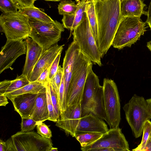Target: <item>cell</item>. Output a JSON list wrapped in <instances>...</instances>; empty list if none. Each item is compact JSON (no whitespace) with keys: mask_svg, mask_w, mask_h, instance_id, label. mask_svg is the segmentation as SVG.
Wrapping results in <instances>:
<instances>
[{"mask_svg":"<svg viewBox=\"0 0 151 151\" xmlns=\"http://www.w3.org/2000/svg\"><path fill=\"white\" fill-rule=\"evenodd\" d=\"M98 30V46L102 58L111 46L122 19L119 0H93Z\"/></svg>","mask_w":151,"mask_h":151,"instance_id":"6da1fadb","label":"cell"},{"mask_svg":"<svg viewBox=\"0 0 151 151\" xmlns=\"http://www.w3.org/2000/svg\"><path fill=\"white\" fill-rule=\"evenodd\" d=\"M92 63L79 49L73 62L72 74L67 94L66 106L75 104L81 101L88 69Z\"/></svg>","mask_w":151,"mask_h":151,"instance_id":"7a4b0ae2","label":"cell"},{"mask_svg":"<svg viewBox=\"0 0 151 151\" xmlns=\"http://www.w3.org/2000/svg\"><path fill=\"white\" fill-rule=\"evenodd\" d=\"M145 22L140 18L127 17L122 18L118 26L111 46L120 50L130 47L140 39L146 31Z\"/></svg>","mask_w":151,"mask_h":151,"instance_id":"3957f363","label":"cell"},{"mask_svg":"<svg viewBox=\"0 0 151 151\" xmlns=\"http://www.w3.org/2000/svg\"><path fill=\"white\" fill-rule=\"evenodd\" d=\"M31 27L29 37L44 50L57 44L64 30L62 24L57 20L46 22L29 17Z\"/></svg>","mask_w":151,"mask_h":151,"instance_id":"277c9868","label":"cell"},{"mask_svg":"<svg viewBox=\"0 0 151 151\" xmlns=\"http://www.w3.org/2000/svg\"><path fill=\"white\" fill-rule=\"evenodd\" d=\"M126 119L136 138L142 133L145 122L151 119V112L144 98L134 94L123 107Z\"/></svg>","mask_w":151,"mask_h":151,"instance_id":"5b68a950","label":"cell"},{"mask_svg":"<svg viewBox=\"0 0 151 151\" xmlns=\"http://www.w3.org/2000/svg\"><path fill=\"white\" fill-rule=\"evenodd\" d=\"M72 34L73 40L77 43L80 50L94 64L102 66L100 52L85 12L81 22L73 30Z\"/></svg>","mask_w":151,"mask_h":151,"instance_id":"8992f818","label":"cell"},{"mask_svg":"<svg viewBox=\"0 0 151 151\" xmlns=\"http://www.w3.org/2000/svg\"><path fill=\"white\" fill-rule=\"evenodd\" d=\"M0 25L7 40L25 39L29 37L31 31L29 17L19 10L1 14Z\"/></svg>","mask_w":151,"mask_h":151,"instance_id":"52a82bcc","label":"cell"},{"mask_svg":"<svg viewBox=\"0 0 151 151\" xmlns=\"http://www.w3.org/2000/svg\"><path fill=\"white\" fill-rule=\"evenodd\" d=\"M103 86L106 122L110 128L119 127L121 106L117 86L114 80L104 78Z\"/></svg>","mask_w":151,"mask_h":151,"instance_id":"ba28073f","label":"cell"},{"mask_svg":"<svg viewBox=\"0 0 151 151\" xmlns=\"http://www.w3.org/2000/svg\"><path fill=\"white\" fill-rule=\"evenodd\" d=\"M17 151H49L50 138H45L34 131L18 132L11 136Z\"/></svg>","mask_w":151,"mask_h":151,"instance_id":"9c48e42d","label":"cell"},{"mask_svg":"<svg viewBox=\"0 0 151 151\" xmlns=\"http://www.w3.org/2000/svg\"><path fill=\"white\" fill-rule=\"evenodd\" d=\"M119 127L111 128L94 143L85 147H81L82 151H90L96 148H111L115 151H129L128 142Z\"/></svg>","mask_w":151,"mask_h":151,"instance_id":"30bf717a","label":"cell"},{"mask_svg":"<svg viewBox=\"0 0 151 151\" xmlns=\"http://www.w3.org/2000/svg\"><path fill=\"white\" fill-rule=\"evenodd\" d=\"M25 40H7L0 53V74L5 70H13L12 66L20 56L26 53Z\"/></svg>","mask_w":151,"mask_h":151,"instance_id":"8fae6325","label":"cell"},{"mask_svg":"<svg viewBox=\"0 0 151 151\" xmlns=\"http://www.w3.org/2000/svg\"><path fill=\"white\" fill-rule=\"evenodd\" d=\"M81 101L70 106H66L60 112L56 125L64 131L66 135L75 137L81 115Z\"/></svg>","mask_w":151,"mask_h":151,"instance_id":"7c38bea8","label":"cell"},{"mask_svg":"<svg viewBox=\"0 0 151 151\" xmlns=\"http://www.w3.org/2000/svg\"><path fill=\"white\" fill-rule=\"evenodd\" d=\"M93 63L89 65L83 89L81 106V117L91 113L93 100L100 85L98 76L93 72Z\"/></svg>","mask_w":151,"mask_h":151,"instance_id":"4fadbf2b","label":"cell"},{"mask_svg":"<svg viewBox=\"0 0 151 151\" xmlns=\"http://www.w3.org/2000/svg\"><path fill=\"white\" fill-rule=\"evenodd\" d=\"M64 45L56 44L44 50L31 74L29 79L30 82L36 81L41 73L51 65L58 55L62 52Z\"/></svg>","mask_w":151,"mask_h":151,"instance_id":"5bb4252c","label":"cell"},{"mask_svg":"<svg viewBox=\"0 0 151 151\" xmlns=\"http://www.w3.org/2000/svg\"><path fill=\"white\" fill-rule=\"evenodd\" d=\"M79 48L77 43L73 40L66 50L63 59V68L65 88L63 111L66 106L67 94L72 74L73 62L76 53Z\"/></svg>","mask_w":151,"mask_h":151,"instance_id":"9a60e30c","label":"cell"},{"mask_svg":"<svg viewBox=\"0 0 151 151\" xmlns=\"http://www.w3.org/2000/svg\"><path fill=\"white\" fill-rule=\"evenodd\" d=\"M107 125L104 120L91 113L81 117L76 130V134L94 132L101 134L109 130Z\"/></svg>","mask_w":151,"mask_h":151,"instance_id":"2e32d148","label":"cell"},{"mask_svg":"<svg viewBox=\"0 0 151 151\" xmlns=\"http://www.w3.org/2000/svg\"><path fill=\"white\" fill-rule=\"evenodd\" d=\"M25 40L27 47L26 55L22 74L27 76L29 79L44 50L30 37L26 38Z\"/></svg>","mask_w":151,"mask_h":151,"instance_id":"e0dca14e","label":"cell"},{"mask_svg":"<svg viewBox=\"0 0 151 151\" xmlns=\"http://www.w3.org/2000/svg\"><path fill=\"white\" fill-rule=\"evenodd\" d=\"M38 93H29L19 95L9 99L15 110L22 118H30L34 110Z\"/></svg>","mask_w":151,"mask_h":151,"instance_id":"ac0fdd59","label":"cell"},{"mask_svg":"<svg viewBox=\"0 0 151 151\" xmlns=\"http://www.w3.org/2000/svg\"><path fill=\"white\" fill-rule=\"evenodd\" d=\"M120 14L122 19L127 17L140 18L145 14L146 4L143 0H119Z\"/></svg>","mask_w":151,"mask_h":151,"instance_id":"d6986e66","label":"cell"},{"mask_svg":"<svg viewBox=\"0 0 151 151\" xmlns=\"http://www.w3.org/2000/svg\"><path fill=\"white\" fill-rule=\"evenodd\" d=\"M30 118L37 122H43L48 120L49 113L47 107L46 87L38 93L35 107Z\"/></svg>","mask_w":151,"mask_h":151,"instance_id":"ffe728a7","label":"cell"},{"mask_svg":"<svg viewBox=\"0 0 151 151\" xmlns=\"http://www.w3.org/2000/svg\"><path fill=\"white\" fill-rule=\"evenodd\" d=\"M75 0L78 6L75 14L72 15H63L62 19V24L64 28L70 30V35L73 30L81 22L85 12L86 4L89 0Z\"/></svg>","mask_w":151,"mask_h":151,"instance_id":"44dd1931","label":"cell"},{"mask_svg":"<svg viewBox=\"0 0 151 151\" xmlns=\"http://www.w3.org/2000/svg\"><path fill=\"white\" fill-rule=\"evenodd\" d=\"M28 77L22 74L17 75L16 78L12 81L5 80L0 83V94L4 95L18 90L30 83Z\"/></svg>","mask_w":151,"mask_h":151,"instance_id":"7402d4cb","label":"cell"},{"mask_svg":"<svg viewBox=\"0 0 151 151\" xmlns=\"http://www.w3.org/2000/svg\"><path fill=\"white\" fill-rule=\"evenodd\" d=\"M91 113L106 121L103 86L100 85L96 93L93 100Z\"/></svg>","mask_w":151,"mask_h":151,"instance_id":"603a6c76","label":"cell"},{"mask_svg":"<svg viewBox=\"0 0 151 151\" xmlns=\"http://www.w3.org/2000/svg\"><path fill=\"white\" fill-rule=\"evenodd\" d=\"M18 10L29 17L46 22H53V20L46 14L34 6L18 8Z\"/></svg>","mask_w":151,"mask_h":151,"instance_id":"cb8c5ba5","label":"cell"},{"mask_svg":"<svg viewBox=\"0 0 151 151\" xmlns=\"http://www.w3.org/2000/svg\"><path fill=\"white\" fill-rule=\"evenodd\" d=\"M46 86L37 81L30 82L22 88L4 95L9 99L17 95L29 93H39L44 89Z\"/></svg>","mask_w":151,"mask_h":151,"instance_id":"d4e9b609","label":"cell"},{"mask_svg":"<svg viewBox=\"0 0 151 151\" xmlns=\"http://www.w3.org/2000/svg\"><path fill=\"white\" fill-rule=\"evenodd\" d=\"M85 12L86 13L93 36L97 44L98 25L95 7L93 0H88L86 6Z\"/></svg>","mask_w":151,"mask_h":151,"instance_id":"484cf974","label":"cell"},{"mask_svg":"<svg viewBox=\"0 0 151 151\" xmlns=\"http://www.w3.org/2000/svg\"><path fill=\"white\" fill-rule=\"evenodd\" d=\"M102 134L94 132L76 134L75 138L80 143L81 147H85L95 142Z\"/></svg>","mask_w":151,"mask_h":151,"instance_id":"4316f807","label":"cell"},{"mask_svg":"<svg viewBox=\"0 0 151 151\" xmlns=\"http://www.w3.org/2000/svg\"><path fill=\"white\" fill-rule=\"evenodd\" d=\"M77 4L71 0H63L58 6L59 14L61 15L75 14L78 9Z\"/></svg>","mask_w":151,"mask_h":151,"instance_id":"83f0119b","label":"cell"},{"mask_svg":"<svg viewBox=\"0 0 151 151\" xmlns=\"http://www.w3.org/2000/svg\"><path fill=\"white\" fill-rule=\"evenodd\" d=\"M142 138L140 143L132 150L134 151H144L147 140L151 136V122L146 121L143 127Z\"/></svg>","mask_w":151,"mask_h":151,"instance_id":"f1b7e54d","label":"cell"},{"mask_svg":"<svg viewBox=\"0 0 151 151\" xmlns=\"http://www.w3.org/2000/svg\"><path fill=\"white\" fill-rule=\"evenodd\" d=\"M49 83V81L45 86L47 107L49 113V118L48 120L56 122L57 121L59 117L57 114L51 101Z\"/></svg>","mask_w":151,"mask_h":151,"instance_id":"f546056e","label":"cell"},{"mask_svg":"<svg viewBox=\"0 0 151 151\" xmlns=\"http://www.w3.org/2000/svg\"><path fill=\"white\" fill-rule=\"evenodd\" d=\"M0 9L3 13H15L18 8L12 0H0Z\"/></svg>","mask_w":151,"mask_h":151,"instance_id":"4dcf8cb0","label":"cell"},{"mask_svg":"<svg viewBox=\"0 0 151 151\" xmlns=\"http://www.w3.org/2000/svg\"><path fill=\"white\" fill-rule=\"evenodd\" d=\"M63 76V68L59 65L58 71L55 76L51 80L49 81L50 83L55 89L58 95V94Z\"/></svg>","mask_w":151,"mask_h":151,"instance_id":"1f68e13d","label":"cell"},{"mask_svg":"<svg viewBox=\"0 0 151 151\" xmlns=\"http://www.w3.org/2000/svg\"><path fill=\"white\" fill-rule=\"evenodd\" d=\"M21 131L27 132L32 131L37 126V122L30 118H22Z\"/></svg>","mask_w":151,"mask_h":151,"instance_id":"d6a6232c","label":"cell"},{"mask_svg":"<svg viewBox=\"0 0 151 151\" xmlns=\"http://www.w3.org/2000/svg\"><path fill=\"white\" fill-rule=\"evenodd\" d=\"M36 126L37 132L42 137L46 138H51L52 137L51 131L43 122H37Z\"/></svg>","mask_w":151,"mask_h":151,"instance_id":"836d02e7","label":"cell"},{"mask_svg":"<svg viewBox=\"0 0 151 151\" xmlns=\"http://www.w3.org/2000/svg\"><path fill=\"white\" fill-rule=\"evenodd\" d=\"M49 86L51 101L57 114L59 117L60 113V111L58 95L55 89L50 83L49 82Z\"/></svg>","mask_w":151,"mask_h":151,"instance_id":"e575fe53","label":"cell"},{"mask_svg":"<svg viewBox=\"0 0 151 151\" xmlns=\"http://www.w3.org/2000/svg\"><path fill=\"white\" fill-rule=\"evenodd\" d=\"M61 53L62 52H60L58 55L51 65L49 75V81L54 77L58 71Z\"/></svg>","mask_w":151,"mask_h":151,"instance_id":"d590c367","label":"cell"},{"mask_svg":"<svg viewBox=\"0 0 151 151\" xmlns=\"http://www.w3.org/2000/svg\"><path fill=\"white\" fill-rule=\"evenodd\" d=\"M51 66L45 69L41 74L36 81L46 86L49 81V75Z\"/></svg>","mask_w":151,"mask_h":151,"instance_id":"8d00e7d4","label":"cell"},{"mask_svg":"<svg viewBox=\"0 0 151 151\" xmlns=\"http://www.w3.org/2000/svg\"><path fill=\"white\" fill-rule=\"evenodd\" d=\"M18 8L34 6V0H12Z\"/></svg>","mask_w":151,"mask_h":151,"instance_id":"74e56055","label":"cell"},{"mask_svg":"<svg viewBox=\"0 0 151 151\" xmlns=\"http://www.w3.org/2000/svg\"><path fill=\"white\" fill-rule=\"evenodd\" d=\"M6 142L7 146L6 151H17L11 137L8 139Z\"/></svg>","mask_w":151,"mask_h":151,"instance_id":"f35d334b","label":"cell"},{"mask_svg":"<svg viewBox=\"0 0 151 151\" xmlns=\"http://www.w3.org/2000/svg\"><path fill=\"white\" fill-rule=\"evenodd\" d=\"M147 15V18L146 22L149 25L151 29V1L149 6Z\"/></svg>","mask_w":151,"mask_h":151,"instance_id":"ab89813d","label":"cell"},{"mask_svg":"<svg viewBox=\"0 0 151 151\" xmlns=\"http://www.w3.org/2000/svg\"><path fill=\"white\" fill-rule=\"evenodd\" d=\"M7 97L4 95H0V106H6L9 103Z\"/></svg>","mask_w":151,"mask_h":151,"instance_id":"60d3db41","label":"cell"},{"mask_svg":"<svg viewBox=\"0 0 151 151\" xmlns=\"http://www.w3.org/2000/svg\"><path fill=\"white\" fill-rule=\"evenodd\" d=\"M90 151H115L114 149L111 148H104L93 149Z\"/></svg>","mask_w":151,"mask_h":151,"instance_id":"b9f144b4","label":"cell"},{"mask_svg":"<svg viewBox=\"0 0 151 151\" xmlns=\"http://www.w3.org/2000/svg\"><path fill=\"white\" fill-rule=\"evenodd\" d=\"M7 146L6 142L1 139L0 141V151H6Z\"/></svg>","mask_w":151,"mask_h":151,"instance_id":"7bdbcfd3","label":"cell"},{"mask_svg":"<svg viewBox=\"0 0 151 151\" xmlns=\"http://www.w3.org/2000/svg\"><path fill=\"white\" fill-rule=\"evenodd\" d=\"M149 108L151 114V98L146 100Z\"/></svg>","mask_w":151,"mask_h":151,"instance_id":"ee69618b","label":"cell"},{"mask_svg":"<svg viewBox=\"0 0 151 151\" xmlns=\"http://www.w3.org/2000/svg\"><path fill=\"white\" fill-rule=\"evenodd\" d=\"M147 46L149 49L151 51V40L147 42Z\"/></svg>","mask_w":151,"mask_h":151,"instance_id":"f6af8a7d","label":"cell"},{"mask_svg":"<svg viewBox=\"0 0 151 151\" xmlns=\"http://www.w3.org/2000/svg\"><path fill=\"white\" fill-rule=\"evenodd\" d=\"M58 148L52 147L50 149L49 151H58Z\"/></svg>","mask_w":151,"mask_h":151,"instance_id":"bcb514c9","label":"cell"},{"mask_svg":"<svg viewBox=\"0 0 151 151\" xmlns=\"http://www.w3.org/2000/svg\"><path fill=\"white\" fill-rule=\"evenodd\" d=\"M37 0H34L35 1ZM46 1H59L61 0H44Z\"/></svg>","mask_w":151,"mask_h":151,"instance_id":"7dc6e473","label":"cell"}]
</instances>
